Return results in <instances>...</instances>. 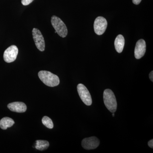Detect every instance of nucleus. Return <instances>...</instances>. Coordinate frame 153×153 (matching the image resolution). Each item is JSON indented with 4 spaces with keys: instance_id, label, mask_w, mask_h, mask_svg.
I'll return each mask as SVG.
<instances>
[{
    "instance_id": "obj_1",
    "label": "nucleus",
    "mask_w": 153,
    "mask_h": 153,
    "mask_svg": "<svg viewBox=\"0 0 153 153\" xmlns=\"http://www.w3.org/2000/svg\"><path fill=\"white\" fill-rule=\"evenodd\" d=\"M38 75L41 81L49 87H55L60 83L58 76L50 71H41L38 72Z\"/></svg>"
},
{
    "instance_id": "obj_2",
    "label": "nucleus",
    "mask_w": 153,
    "mask_h": 153,
    "mask_svg": "<svg viewBox=\"0 0 153 153\" xmlns=\"http://www.w3.org/2000/svg\"><path fill=\"white\" fill-rule=\"evenodd\" d=\"M103 100L106 108L111 112L114 113L117 109V102L112 91L106 89L103 92Z\"/></svg>"
},
{
    "instance_id": "obj_3",
    "label": "nucleus",
    "mask_w": 153,
    "mask_h": 153,
    "mask_svg": "<svg viewBox=\"0 0 153 153\" xmlns=\"http://www.w3.org/2000/svg\"><path fill=\"white\" fill-rule=\"evenodd\" d=\"M52 26L55 30V32L59 36L65 38L68 34V30L64 22L56 16H53L51 18Z\"/></svg>"
},
{
    "instance_id": "obj_4",
    "label": "nucleus",
    "mask_w": 153,
    "mask_h": 153,
    "mask_svg": "<svg viewBox=\"0 0 153 153\" xmlns=\"http://www.w3.org/2000/svg\"><path fill=\"white\" fill-rule=\"evenodd\" d=\"M78 94L81 100L86 105H91L92 103V98L87 88L83 84L79 83L77 86Z\"/></svg>"
},
{
    "instance_id": "obj_5",
    "label": "nucleus",
    "mask_w": 153,
    "mask_h": 153,
    "mask_svg": "<svg viewBox=\"0 0 153 153\" xmlns=\"http://www.w3.org/2000/svg\"><path fill=\"white\" fill-rule=\"evenodd\" d=\"M107 22L102 17H98L96 19L94 24V32L97 35L100 36L105 32L107 27Z\"/></svg>"
},
{
    "instance_id": "obj_6",
    "label": "nucleus",
    "mask_w": 153,
    "mask_h": 153,
    "mask_svg": "<svg viewBox=\"0 0 153 153\" xmlns=\"http://www.w3.org/2000/svg\"><path fill=\"white\" fill-rule=\"evenodd\" d=\"M32 33L33 38L37 49L41 52L44 51L45 48V41L41 31L36 28H34Z\"/></svg>"
},
{
    "instance_id": "obj_7",
    "label": "nucleus",
    "mask_w": 153,
    "mask_h": 153,
    "mask_svg": "<svg viewBox=\"0 0 153 153\" xmlns=\"http://www.w3.org/2000/svg\"><path fill=\"white\" fill-rule=\"evenodd\" d=\"M19 53L18 47L15 45H12L9 47L4 53V59L8 63L14 62L16 59Z\"/></svg>"
},
{
    "instance_id": "obj_8",
    "label": "nucleus",
    "mask_w": 153,
    "mask_h": 153,
    "mask_svg": "<svg viewBox=\"0 0 153 153\" xmlns=\"http://www.w3.org/2000/svg\"><path fill=\"white\" fill-rule=\"evenodd\" d=\"M100 144V140L96 137L85 138L81 143L82 148L86 150L94 149L98 147Z\"/></svg>"
},
{
    "instance_id": "obj_9",
    "label": "nucleus",
    "mask_w": 153,
    "mask_h": 153,
    "mask_svg": "<svg viewBox=\"0 0 153 153\" xmlns=\"http://www.w3.org/2000/svg\"><path fill=\"white\" fill-rule=\"evenodd\" d=\"M146 51V43L143 39H140L137 42L134 49V56L140 59L144 55Z\"/></svg>"
},
{
    "instance_id": "obj_10",
    "label": "nucleus",
    "mask_w": 153,
    "mask_h": 153,
    "mask_svg": "<svg viewBox=\"0 0 153 153\" xmlns=\"http://www.w3.org/2000/svg\"><path fill=\"white\" fill-rule=\"evenodd\" d=\"M8 108L11 111L18 113L25 112L27 109L26 105L21 102H15L9 103Z\"/></svg>"
},
{
    "instance_id": "obj_11",
    "label": "nucleus",
    "mask_w": 153,
    "mask_h": 153,
    "mask_svg": "<svg viewBox=\"0 0 153 153\" xmlns=\"http://www.w3.org/2000/svg\"><path fill=\"white\" fill-rule=\"evenodd\" d=\"M124 45V38L122 35H119L114 41L115 48L118 53H120L123 52Z\"/></svg>"
},
{
    "instance_id": "obj_12",
    "label": "nucleus",
    "mask_w": 153,
    "mask_h": 153,
    "mask_svg": "<svg viewBox=\"0 0 153 153\" xmlns=\"http://www.w3.org/2000/svg\"><path fill=\"white\" fill-rule=\"evenodd\" d=\"M15 122L11 118L5 117L0 120V128L3 130L7 129L13 125Z\"/></svg>"
},
{
    "instance_id": "obj_13",
    "label": "nucleus",
    "mask_w": 153,
    "mask_h": 153,
    "mask_svg": "<svg viewBox=\"0 0 153 153\" xmlns=\"http://www.w3.org/2000/svg\"><path fill=\"white\" fill-rule=\"evenodd\" d=\"M49 142L43 140H38L36 142L35 148L39 151H44L47 149L49 147Z\"/></svg>"
},
{
    "instance_id": "obj_14",
    "label": "nucleus",
    "mask_w": 153,
    "mask_h": 153,
    "mask_svg": "<svg viewBox=\"0 0 153 153\" xmlns=\"http://www.w3.org/2000/svg\"><path fill=\"white\" fill-rule=\"evenodd\" d=\"M42 123L45 126L49 129L53 128L54 127L53 122L50 118L47 116H44L42 119Z\"/></svg>"
},
{
    "instance_id": "obj_15",
    "label": "nucleus",
    "mask_w": 153,
    "mask_h": 153,
    "mask_svg": "<svg viewBox=\"0 0 153 153\" xmlns=\"http://www.w3.org/2000/svg\"><path fill=\"white\" fill-rule=\"evenodd\" d=\"M34 0H22V4L24 6H27L33 2Z\"/></svg>"
},
{
    "instance_id": "obj_16",
    "label": "nucleus",
    "mask_w": 153,
    "mask_h": 153,
    "mask_svg": "<svg viewBox=\"0 0 153 153\" xmlns=\"http://www.w3.org/2000/svg\"><path fill=\"white\" fill-rule=\"evenodd\" d=\"M148 144L149 145V146L151 148L153 149V140L152 139L150 140L149 141L148 143Z\"/></svg>"
},
{
    "instance_id": "obj_17",
    "label": "nucleus",
    "mask_w": 153,
    "mask_h": 153,
    "mask_svg": "<svg viewBox=\"0 0 153 153\" xmlns=\"http://www.w3.org/2000/svg\"><path fill=\"white\" fill-rule=\"evenodd\" d=\"M142 0H132L133 3L134 4L138 5L141 2Z\"/></svg>"
},
{
    "instance_id": "obj_18",
    "label": "nucleus",
    "mask_w": 153,
    "mask_h": 153,
    "mask_svg": "<svg viewBox=\"0 0 153 153\" xmlns=\"http://www.w3.org/2000/svg\"><path fill=\"white\" fill-rule=\"evenodd\" d=\"M149 78L150 79H151V81H152V82H153V71H152L150 72V73L149 74Z\"/></svg>"
},
{
    "instance_id": "obj_19",
    "label": "nucleus",
    "mask_w": 153,
    "mask_h": 153,
    "mask_svg": "<svg viewBox=\"0 0 153 153\" xmlns=\"http://www.w3.org/2000/svg\"><path fill=\"white\" fill-rule=\"evenodd\" d=\"M112 116H113V117H114V113H113Z\"/></svg>"
}]
</instances>
